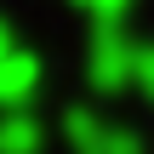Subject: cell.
I'll use <instances>...</instances> for the list:
<instances>
[{
  "label": "cell",
  "instance_id": "6da1fadb",
  "mask_svg": "<svg viewBox=\"0 0 154 154\" xmlns=\"http://www.w3.org/2000/svg\"><path fill=\"white\" fill-rule=\"evenodd\" d=\"M86 74L97 91H126L131 69H137V40L126 23H91V51H86Z\"/></svg>",
  "mask_w": 154,
  "mask_h": 154
},
{
  "label": "cell",
  "instance_id": "8992f818",
  "mask_svg": "<svg viewBox=\"0 0 154 154\" xmlns=\"http://www.w3.org/2000/svg\"><path fill=\"white\" fill-rule=\"evenodd\" d=\"M131 86L154 103V46H143V40H137V69H131Z\"/></svg>",
  "mask_w": 154,
  "mask_h": 154
},
{
  "label": "cell",
  "instance_id": "277c9868",
  "mask_svg": "<svg viewBox=\"0 0 154 154\" xmlns=\"http://www.w3.org/2000/svg\"><path fill=\"white\" fill-rule=\"evenodd\" d=\"M40 143H46V131H40L34 109H29V103L6 109V120H0V154H34Z\"/></svg>",
  "mask_w": 154,
  "mask_h": 154
},
{
  "label": "cell",
  "instance_id": "5b68a950",
  "mask_svg": "<svg viewBox=\"0 0 154 154\" xmlns=\"http://www.w3.org/2000/svg\"><path fill=\"white\" fill-rule=\"evenodd\" d=\"M74 6H86L91 23H126L131 17V0H74Z\"/></svg>",
  "mask_w": 154,
  "mask_h": 154
},
{
  "label": "cell",
  "instance_id": "7a4b0ae2",
  "mask_svg": "<svg viewBox=\"0 0 154 154\" xmlns=\"http://www.w3.org/2000/svg\"><path fill=\"white\" fill-rule=\"evenodd\" d=\"M34 86H40V57H34V51H23V46L11 40V29L0 23V109L29 103V97H34Z\"/></svg>",
  "mask_w": 154,
  "mask_h": 154
},
{
  "label": "cell",
  "instance_id": "3957f363",
  "mask_svg": "<svg viewBox=\"0 0 154 154\" xmlns=\"http://www.w3.org/2000/svg\"><path fill=\"white\" fill-rule=\"evenodd\" d=\"M63 137H69L80 154H114V149H137V143H143L137 131L109 126L97 109H69V114H63Z\"/></svg>",
  "mask_w": 154,
  "mask_h": 154
}]
</instances>
